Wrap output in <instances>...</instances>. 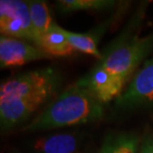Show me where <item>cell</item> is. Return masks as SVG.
I'll use <instances>...</instances> for the list:
<instances>
[{
	"instance_id": "6da1fadb",
	"label": "cell",
	"mask_w": 153,
	"mask_h": 153,
	"mask_svg": "<svg viewBox=\"0 0 153 153\" xmlns=\"http://www.w3.org/2000/svg\"><path fill=\"white\" fill-rule=\"evenodd\" d=\"M102 116L103 103L76 82L47 103L23 130L56 129L94 122Z\"/></svg>"
},
{
	"instance_id": "7a4b0ae2",
	"label": "cell",
	"mask_w": 153,
	"mask_h": 153,
	"mask_svg": "<svg viewBox=\"0 0 153 153\" xmlns=\"http://www.w3.org/2000/svg\"><path fill=\"white\" fill-rule=\"evenodd\" d=\"M60 85L61 76L52 67L26 72L2 82L0 99L19 97L44 105L58 96Z\"/></svg>"
},
{
	"instance_id": "3957f363",
	"label": "cell",
	"mask_w": 153,
	"mask_h": 153,
	"mask_svg": "<svg viewBox=\"0 0 153 153\" xmlns=\"http://www.w3.org/2000/svg\"><path fill=\"white\" fill-rule=\"evenodd\" d=\"M153 49V34L118 44L102 55L99 65L125 85L140 62Z\"/></svg>"
},
{
	"instance_id": "277c9868",
	"label": "cell",
	"mask_w": 153,
	"mask_h": 153,
	"mask_svg": "<svg viewBox=\"0 0 153 153\" xmlns=\"http://www.w3.org/2000/svg\"><path fill=\"white\" fill-rule=\"evenodd\" d=\"M0 31L7 37L26 40L37 44L32 26L29 4L21 0L0 1Z\"/></svg>"
},
{
	"instance_id": "5b68a950",
	"label": "cell",
	"mask_w": 153,
	"mask_h": 153,
	"mask_svg": "<svg viewBox=\"0 0 153 153\" xmlns=\"http://www.w3.org/2000/svg\"><path fill=\"white\" fill-rule=\"evenodd\" d=\"M153 102V59L147 61L134 76L124 93L118 97L116 105L121 108H131Z\"/></svg>"
},
{
	"instance_id": "8992f818",
	"label": "cell",
	"mask_w": 153,
	"mask_h": 153,
	"mask_svg": "<svg viewBox=\"0 0 153 153\" xmlns=\"http://www.w3.org/2000/svg\"><path fill=\"white\" fill-rule=\"evenodd\" d=\"M102 103H106L121 94L124 85L97 64L87 75L76 81Z\"/></svg>"
},
{
	"instance_id": "52a82bcc",
	"label": "cell",
	"mask_w": 153,
	"mask_h": 153,
	"mask_svg": "<svg viewBox=\"0 0 153 153\" xmlns=\"http://www.w3.org/2000/svg\"><path fill=\"white\" fill-rule=\"evenodd\" d=\"M50 58L48 54L37 46L27 44L22 40L7 37H0V65L1 68L17 67L41 59Z\"/></svg>"
},
{
	"instance_id": "ba28073f",
	"label": "cell",
	"mask_w": 153,
	"mask_h": 153,
	"mask_svg": "<svg viewBox=\"0 0 153 153\" xmlns=\"http://www.w3.org/2000/svg\"><path fill=\"white\" fill-rule=\"evenodd\" d=\"M43 105L35 100L4 97L0 99V122L1 129L7 130L27 120Z\"/></svg>"
},
{
	"instance_id": "9c48e42d",
	"label": "cell",
	"mask_w": 153,
	"mask_h": 153,
	"mask_svg": "<svg viewBox=\"0 0 153 153\" xmlns=\"http://www.w3.org/2000/svg\"><path fill=\"white\" fill-rule=\"evenodd\" d=\"M37 47L50 57L70 56L75 51L65 35L64 28L58 26L56 23L52 26L47 34H45L39 40Z\"/></svg>"
},
{
	"instance_id": "30bf717a",
	"label": "cell",
	"mask_w": 153,
	"mask_h": 153,
	"mask_svg": "<svg viewBox=\"0 0 153 153\" xmlns=\"http://www.w3.org/2000/svg\"><path fill=\"white\" fill-rule=\"evenodd\" d=\"M34 147L41 153H79V141L73 133H57L39 139Z\"/></svg>"
},
{
	"instance_id": "8fae6325",
	"label": "cell",
	"mask_w": 153,
	"mask_h": 153,
	"mask_svg": "<svg viewBox=\"0 0 153 153\" xmlns=\"http://www.w3.org/2000/svg\"><path fill=\"white\" fill-rule=\"evenodd\" d=\"M29 9L30 15H31L32 26L34 29L35 35L37 37L38 41L45 34H47L48 31L54 25V22L52 20L50 10L48 8L47 3L44 1H29ZM36 44V46H37Z\"/></svg>"
},
{
	"instance_id": "7c38bea8",
	"label": "cell",
	"mask_w": 153,
	"mask_h": 153,
	"mask_svg": "<svg viewBox=\"0 0 153 153\" xmlns=\"http://www.w3.org/2000/svg\"><path fill=\"white\" fill-rule=\"evenodd\" d=\"M64 32L75 51L88 54L99 59V61L102 59V55L97 49V35L94 34L93 32L84 33V34L74 33L66 29H64Z\"/></svg>"
},
{
	"instance_id": "4fadbf2b",
	"label": "cell",
	"mask_w": 153,
	"mask_h": 153,
	"mask_svg": "<svg viewBox=\"0 0 153 153\" xmlns=\"http://www.w3.org/2000/svg\"><path fill=\"white\" fill-rule=\"evenodd\" d=\"M139 139L133 134H121L105 140L100 153H138Z\"/></svg>"
},
{
	"instance_id": "5bb4252c",
	"label": "cell",
	"mask_w": 153,
	"mask_h": 153,
	"mask_svg": "<svg viewBox=\"0 0 153 153\" xmlns=\"http://www.w3.org/2000/svg\"><path fill=\"white\" fill-rule=\"evenodd\" d=\"M115 5L111 0H60L57 6L62 12H74L81 10H103Z\"/></svg>"
},
{
	"instance_id": "9a60e30c",
	"label": "cell",
	"mask_w": 153,
	"mask_h": 153,
	"mask_svg": "<svg viewBox=\"0 0 153 153\" xmlns=\"http://www.w3.org/2000/svg\"><path fill=\"white\" fill-rule=\"evenodd\" d=\"M138 153H153V133L145 132L140 142Z\"/></svg>"
},
{
	"instance_id": "2e32d148",
	"label": "cell",
	"mask_w": 153,
	"mask_h": 153,
	"mask_svg": "<svg viewBox=\"0 0 153 153\" xmlns=\"http://www.w3.org/2000/svg\"><path fill=\"white\" fill-rule=\"evenodd\" d=\"M97 153H100V151H99V152H97Z\"/></svg>"
}]
</instances>
